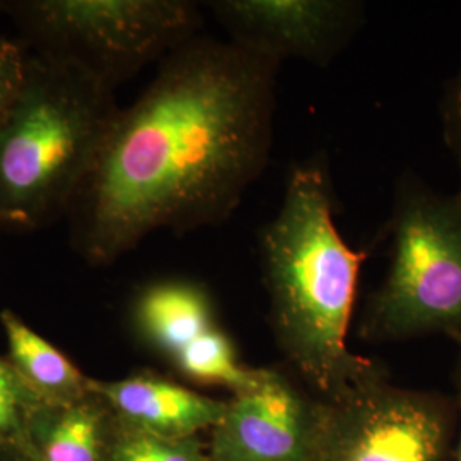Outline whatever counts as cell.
<instances>
[{"label":"cell","instance_id":"6da1fadb","mask_svg":"<svg viewBox=\"0 0 461 461\" xmlns=\"http://www.w3.org/2000/svg\"><path fill=\"white\" fill-rule=\"evenodd\" d=\"M279 67L200 34L165 57L118 110L67 211L84 262L112 265L156 230L226 222L268 165Z\"/></svg>","mask_w":461,"mask_h":461},{"label":"cell","instance_id":"7a4b0ae2","mask_svg":"<svg viewBox=\"0 0 461 461\" xmlns=\"http://www.w3.org/2000/svg\"><path fill=\"white\" fill-rule=\"evenodd\" d=\"M258 247L277 346L314 392L335 393L371 361L347 346L366 257L337 230L331 183L320 161L291 173Z\"/></svg>","mask_w":461,"mask_h":461},{"label":"cell","instance_id":"3957f363","mask_svg":"<svg viewBox=\"0 0 461 461\" xmlns=\"http://www.w3.org/2000/svg\"><path fill=\"white\" fill-rule=\"evenodd\" d=\"M118 110L113 89L83 68L28 51L21 96L0 127V215L14 230L66 217Z\"/></svg>","mask_w":461,"mask_h":461},{"label":"cell","instance_id":"277c9868","mask_svg":"<svg viewBox=\"0 0 461 461\" xmlns=\"http://www.w3.org/2000/svg\"><path fill=\"white\" fill-rule=\"evenodd\" d=\"M390 264L364 306L367 342L426 335L461 337V195L432 190L412 175L396 188Z\"/></svg>","mask_w":461,"mask_h":461},{"label":"cell","instance_id":"5b68a950","mask_svg":"<svg viewBox=\"0 0 461 461\" xmlns=\"http://www.w3.org/2000/svg\"><path fill=\"white\" fill-rule=\"evenodd\" d=\"M4 14L28 51L79 67L113 91L202 28L197 4L186 0H7Z\"/></svg>","mask_w":461,"mask_h":461},{"label":"cell","instance_id":"8992f818","mask_svg":"<svg viewBox=\"0 0 461 461\" xmlns=\"http://www.w3.org/2000/svg\"><path fill=\"white\" fill-rule=\"evenodd\" d=\"M447 447L445 400L398 388L375 361L313 405L310 461H445Z\"/></svg>","mask_w":461,"mask_h":461},{"label":"cell","instance_id":"52a82bcc","mask_svg":"<svg viewBox=\"0 0 461 461\" xmlns=\"http://www.w3.org/2000/svg\"><path fill=\"white\" fill-rule=\"evenodd\" d=\"M209 9L228 40L282 64L303 59L329 64L363 23V5L348 0H217Z\"/></svg>","mask_w":461,"mask_h":461},{"label":"cell","instance_id":"ba28073f","mask_svg":"<svg viewBox=\"0 0 461 461\" xmlns=\"http://www.w3.org/2000/svg\"><path fill=\"white\" fill-rule=\"evenodd\" d=\"M313 405L284 371L255 367L226 400L209 461H310Z\"/></svg>","mask_w":461,"mask_h":461},{"label":"cell","instance_id":"9c48e42d","mask_svg":"<svg viewBox=\"0 0 461 461\" xmlns=\"http://www.w3.org/2000/svg\"><path fill=\"white\" fill-rule=\"evenodd\" d=\"M89 388L129 428L169 439H190L200 430H212L226 411V400L200 395L152 373L118 381L91 379Z\"/></svg>","mask_w":461,"mask_h":461},{"label":"cell","instance_id":"30bf717a","mask_svg":"<svg viewBox=\"0 0 461 461\" xmlns=\"http://www.w3.org/2000/svg\"><path fill=\"white\" fill-rule=\"evenodd\" d=\"M133 327L139 337L171 361L200 335L215 329V306L209 289L197 280L149 282L135 297Z\"/></svg>","mask_w":461,"mask_h":461},{"label":"cell","instance_id":"8fae6325","mask_svg":"<svg viewBox=\"0 0 461 461\" xmlns=\"http://www.w3.org/2000/svg\"><path fill=\"white\" fill-rule=\"evenodd\" d=\"M0 321L9 347V363L45 403L66 405L91 395V379L16 313L4 310Z\"/></svg>","mask_w":461,"mask_h":461},{"label":"cell","instance_id":"7c38bea8","mask_svg":"<svg viewBox=\"0 0 461 461\" xmlns=\"http://www.w3.org/2000/svg\"><path fill=\"white\" fill-rule=\"evenodd\" d=\"M49 417L34 449L38 461L103 460V411L83 400L66 405H47Z\"/></svg>","mask_w":461,"mask_h":461},{"label":"cell","instance_id":"4fadbf2b","mask_svg":"<svg viewBox=\"0 0 461 461\" xmlns=\"http://www.w3.org/2000/svg\"><path fill=\"white\" fill-rule=\"evenodd\" d=\"M173 364L186 378L224 386L230 393L245 388L255 373V367H248L240 361L230 335L219 327L209 330L185 347Z\"/></svg>","mask_w":461,"mask_h":461},{"label":"cell","instance_id":"5bb4252c","mask_svg":"<svg viewBox=\"0 0 461 461\" xmlns=\"http://www.w3.org/2000/svg\"><path fill=\"white\" fill-rule=\"evenodd\" d=\"M45 405L49 403L34 393L13 364L0 359V436L26 439L28 419Z\"/></svg>","mask_w":461,"mask_h":461},{"label":"cell","instance_id":"9a60e30c","mask_svg":"<svg viewBox=\"0 0 461 461\" xmlns=\"http://www.w3.org/2000/svg\"><path fill=\"white\" fill-rule=\"evenodd\" d=\"M110 461H207L194 438L169 439L131 429L115 441Z\"/></svg>","mask_w":461,"mask_h":461},{"label":"cell","instance_id":"2e32d148","mask_svg":"<svg viewBox=\"0 0 461 461\" xmlns=\"http://www.w3.org/2000/svg\"><path fill=\"white\" fill-rule=\"evenodd\" d=\"M28 51L21 41L0 34V127L14 108L26 81Z\"/></svg>","mask_w":461,"mask_h":461},{"label":"cell","instance_id":"e0dca14e","mask_svg":"<svg viewBox=\"0 0 461 461\" xmlns=\"http://www.w3.org/2000/svg\"><path fill=\"white\" fill-rule=\"evenodd\" d=\"M441 125L446 146L460 173L458 194L461 195V64L446 86L445 96L441 101Z\"/></svg>","mask_w":461,"mask_h":461},{"label":"cell","instance_id":"ac0fdd59","mask_svg":"<svg viewBox=\"0 0 461 461\" xmlns=\"http://www.w3.org/2000/svg\"><path fill=\"white\" fill-rule=\"evenodd\" d=\"M458 344V357H456V366H455V388H456V405L460 412V438H458V447H456V461H461V337L455 340Z\"/></svg>","mask_w":461,"mask_h":461},{"label":"cell","instance_id":"d6986e66","mask_svg":"<svg viewBox=\"0 0 461 461\" xmlns=\"http://www.w3.org/2000/svg\"><path fill=\"white\" fill-rule=\"evenodd\" d=\"M0 230H14V226L4 215H0Z\"/></svg>","mask_w":461,"mask_h":461},{"label":"cell","instance_id":"ffe728a7","mask_svg":"<svg viewBox=\"0 0 461 461\" xmlns=\"http://www.w3.org/2000/svg\"><path fill=\"white\" fill-rule=\"evenodd\" d=\"M0 14H4V0H0Z\"/></svg>","mask_w":461,"mask_h":461}]
</instances>
